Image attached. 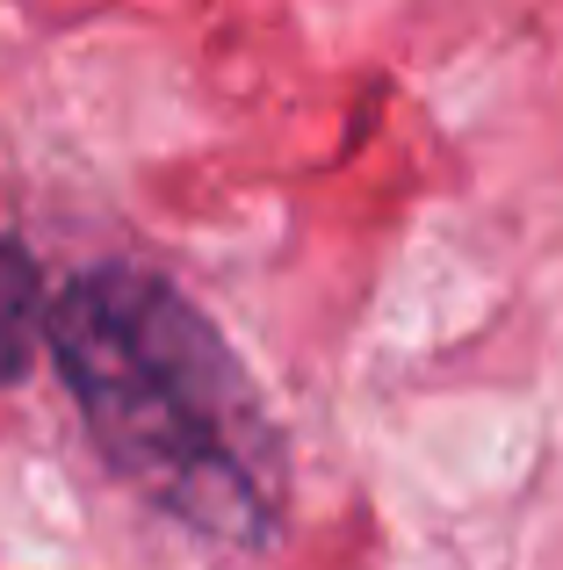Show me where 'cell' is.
<instances>
[{"label":"cell","instance_id":"7a4b0ae2","mask_svg":"<svg viewBox=\"0 0 563 570\" xmlns=\"http://www.w3.org/2000/svg\"><path fill=\"white\" fill-rule=\"evenodd\" d=\"M37 275L14 246H0V383H14L29 368V347H37Z\"/></svg>","mask_w":563,"mask_h":570},{"label":"cell","instance_id":"6da1fadb","mask_svg":"<svg viewBox=\"0 0 563 570\" xmlns=\"http://www.w3.org/2000/svg\"><path fill=\"white\" fill-rule=\"evenodd\" d=\"M51 340L87 397L109 462L210 534L275 528V433L231 354L174 289L145 275H80L51 311Z\"/></svg>","mask_w":563,"mask_h":570}]
</instances>
